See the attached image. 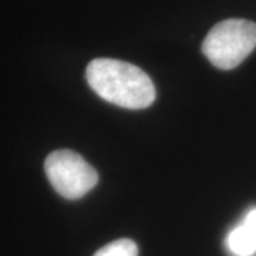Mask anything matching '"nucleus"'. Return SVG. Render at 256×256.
<instances>
[{
	"label": "nucleus",
	"mask_w": 256,
	"mask_h": 256,
	"mask_svg": "<svg viewBox=\"0 0 256 256\" xmlns=\"http://www.w3.org/2000/svg\"><path fill=\"white\" fill-rule=\"evenodd\" d=\"M86 78L101 98L118 107L141 110L156 100V87L150 76L122 60L94 58L86 68Z\"/></svg>",
	"instance_id": "1"
},
{
	"label": "nucleus",
	"mask_w": 256,
	"mask_h": 256,
	"mask_svg": "<svg viewBox=\"0 0 256 256\" xmlns=\"http://www.w3.org/2000/svg\"><path fill=\"white\" fill-rule=\"evenodd\" d=\"M256 47V23L228 18L216 23L204 38L202 53L220 70L238 67Z\"/></svg>",
	"instance_id": "2"
},
{
	"label": "nucleus",
	"mask_w": 256,
	"mask_h": 256,
	"mask_svg": "<svg viewBox=\"0 0 256 256\" xmlns=\"http://www.w3.org/2000/svg\"><path fill=\"white\" fill-rule=\"evenodd\" d=\"M44 171L54 191L67 200L82 198L98 182L97 171L72 150L53 151L44 161Z\"/></svg>",
	"instance_id": "3"
},
{
	"label": "nucleus",
	"mask_w": 256,
	"mask_h": 256,
	"mask_svg": "<svg viewBox=\"0 0 256 256\" xmlns=\"http://www.w3.org/2000/svg\"><path fill=\"white\" fill-rule=\"evenodd\" d=\"M225 246L230 256H256V208L229 230Z\"/></svg>",
	"instance_id": "4"
},
{
	"label": "nucleus",
	"mask_w": 256,
	"mask_h": 256,
	"mask_svg": "<svg viewBox=\"0 0 256 256\" xmlns=\"http://www.w3.org/2000/svg\"><path fill=\"white\" fill-rule=\"evenodd\" d=\"M94 256H138V246L131 239H117L98 249Z\"/></svg>",
	"instance_id": "5"
}]
</instances>
